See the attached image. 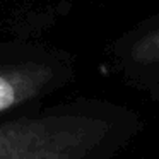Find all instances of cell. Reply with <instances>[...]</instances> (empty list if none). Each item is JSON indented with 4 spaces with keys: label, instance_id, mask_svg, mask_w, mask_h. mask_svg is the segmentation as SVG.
<instances>
[{
    "label": "cell",
    "instance_id": "3957f363",
    "mask_svg": "<svg viewBox=\"0 0 159 159\" xmlns=\"http://www.w3.org/2000/svg\"><path fill=\"white\" fill-rule=\"evenodd\" d=\"M132 58L144 65H159V31L139 39L132 46Z\"/></svg>",
    "mask_w": 159,
    "mask_h": 159
},
{
    "label": "cell",
    "instance_id": "6da1fadb",
    "mask_svg": "<svg viewBox=\"0 0 159 159\" xmlns=\"http://www.w3.org/2000/svg\"><path fill=\"white\" fill-rule=\"evenodd\" d=\"M108 132L86 116L21 120L0 127V159H84Z\"/></svg>",
    "mask_w": 159,
    "mask_h": 159
},
{
    "label": "cell",
    "instance_id": "7a4b0ae2",
    "mask_svg": "<svg viewBox=\"0 0 159 159\" xmlns=\"http://www.w3.org/2000/svg\"><path fill=\"white\" fill-rule=\"evenodd\" d=\"M43 80V70L33 74L29 69L0 72V111H5L31 94Z\"/></svg>",
    "mask_w": 159,
    "mask_h": 159
}]
</instances>
